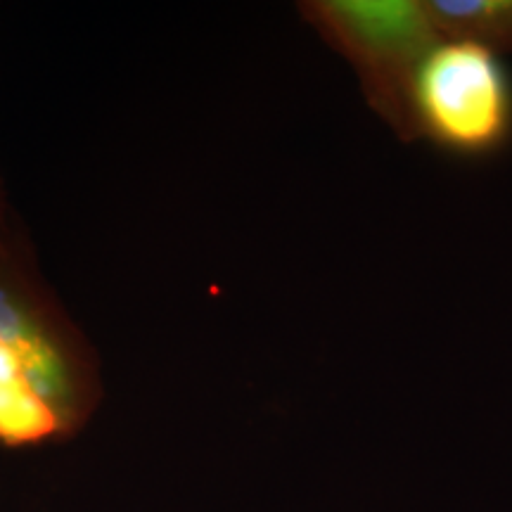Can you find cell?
Here are the masks:
<instances>
[{"instance_id": "cell-4", "label": "cell", "mask_w": 512, "mask_h": 512, "mask_svg": "<svg viewBox=\"0 0 512 512\" xmlns=\"http://www.w3.org/2000/svg\"><path fill=\"white\" fill-rule=\"evenodd\" d=\"M425 8L444 41L512 53V0H425Z\"/></svg>"}, {"instance_id": "cell-3", "label": "cell", "mask_w": 512, "mask_h": 512, "mask_svg": "<svg viewBox=\"0 0 512 512\" xmlns=\"http://www.w3.org/2000/svg\"><path fill=\"white\" fill-rule=\"evenodd\" d=\"M415 140L458 159H491L512 145V74L472 43L444 41L420 64L411 91Z\"/></svg>"}, {"instance_id": "cell-5", "label": "cell", "mask_w": 512, "mask_h": 512, "mask_svg": "<svg viewBox=\"0 0 512 512\" xmlns=\"http://www.w3.org/2000/svg\"><path fill=\"white\" fill-rule=\"evenodd\" d=\"M19 249H24V242L17 238L15 228H12L8 202H5L3 185H0V261H5L12 254H17Z\"/></svg>"}, {"instance_id": "cell-2", "label": "cell", "mask_w": 512, "mask_h": 512, "mask_svg": "<svg viewBox=\"0 0 512 512\" xmlns=\"http://www.w3.org/2000/svg\"><path fill=\"white\" fill-rule=\"evenodd\" d=\"M299 12L335 53L351 62L370 110L403 143H413L415 74L444 43L425 0H306L299 3Z\"/></svg>"}, {"instance_id": "cell-1", "label": "cell", "mask_w": 512, "mask_h": 512, "mask_svg": "<svg viewBox=\"0 0 512 512\" xmlns=\"http://www.w3.org/2000/svg\"><path fill=\"white\" fill-rule=\"evenodd\" d=\"M98 396L93 351L43 285L34 256L24 247L0 261V444L69 437Z\"/></svg>"}]
</instances>
